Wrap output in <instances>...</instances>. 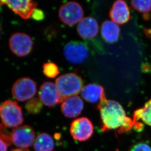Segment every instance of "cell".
Segmentation results:
<instances>
[{
    "label": "cell",
    "mask_w": 151,
    "mask_h": 151,
    "mask_svg": "<svg viewBox=\"0 0 151 151\" xmlns=\"http://www.w3.org/2000/svg\"><path fill=\"white\" fill-rule=\"evenodd\" d=\"M81 96L83 99L91 103H99L105 95L104 88L96 84H89L83 87Z\"/></svg>",
    "instance_id": "15"
},
{
    "label": "cell",
    "mask_w": 151,
    "mask_h": 151,
    "mask_svg": "<svg viewBox=\"0 0 151 151\" xmlns=\"http://www.w3.org/2000/svg\"><path fill=\"white\" fill-rule=\"evenodd\" d=\"M116 151H119V150H118V149H117V150H116Z\"/></svg>",
    "instance_id": "27"
},
{
    "label": "cell",
    "mask_w": 151,
    "mask_h": 151,
    "mask_svg": "<svg viewBox=\"0 0 151 151\" xmlns=\"http://www.w3.org/2000/svg\"><path fill=\"white\" fill-rule=\"evenodd\" d=\"M133 120L137 127V121L141 120L147 125L151 126V99L147 101L143 107L134 111Z\"/></svg>",
    "instance_id": "18"
},
{
    "label": "cell",
    "mask_w": 151,
    "mask_h": 151,
    "mask_svg": "<svg viewBox=\"0 0 151 151\" xmlns=\"http://www.w3.org/2000/svg\"><path fill=\"white\" fill-rule=\"evenodd\" d=\"M30 17L34 20L37 21H41L44 19L45 14L43 10L40 9H36L32 13Z\"/></svg>",
    "instance_id": "23"
},
{
    "label": "cell",
    "mask_w": 151,
    "mask_h": 151,
    "mask_svg": "<svg viewBox=\"0 0 151 151\" xmlns=\"http://www.w3.org/2000/svg\"><path fill=\"white\" fill-rule=\"evenodd\" d=\"M12 144L19 149L30 147L34 144L35 134L33 128L30 126H20L13 129L10 133Z\"/></svg>",
    "instance_id": "8"
},
{
    "label": "cell",
    "mask_w": 151,
    "mask_h": 151,
    "mask_svg": "<svg viewBox=\"0 0 151 151\" xmlns=\"http://www.w3.org/2000/svg\"><path fill=\"white\" fill-rule=\"evenodd\" d=\"M64 54L70 63L80 64L84 62L88 56V47L84 42L72 41L65 46Z\"/></svg>",
    "instance_id": "7"
},
{
    "label": "cell",
    "mask_w": 151,
    "mask_h": 151,
    "mask_svg": "<svg viewBox=\"0 0 151 151\" xmlns=\"http://www.w3.org/2000/svg\"><path fill=\"white\" fill-rule=\"evenodd\" d=\"M39 97L43 104L48 107H53L63 101L55 84L45 82L40 88Z\"/></svg>",
    "instance_id": "10"
},
{
    "label": "cell",
    "mask_w": 151,
    "mask_h": 151,
    "mask_svg": "<svg viewBox=\"0 0 151 151\" xmlns=\"http://www.w3.org/2000/svg\"><path fill=\"white\" fill-rule=\"evenodd\" d=\"M103 132L117 130L118 133L128 132L136 126L133 119L128 117L122 106L116 101L108 100L105 96L98 104Z\"/></svg>",
    "instance_id": "1"
},
{
    "label": "cell",
    "mask_w": 151,
    "mask_h": 151,
    "mask_svg": "<svg viewBox=\"0 0 151 151\" xmlns=\"http://www.w3.org/2000/svg\"><path fill=\"white\" fill-rule=\"evenodd\" d=\"M101 33L103 38L107 43H114L119 37V27L113 21H106L101 27Z\"/></svg>",
    "instance_id": "16"
},
{
    "label": "cell",
    "mask_w": 151,
    "mask_h": 151,
    "mask_svg": "<svg viewBox=\"0 0 151 151\" xmlns=\"http://www.w3.org/2000/svg\"><path fill=\"white\" fill-rule=\"evenodd\" d=\"M129 151H151V147L144 142H138L130 148Z\"/></svg>",
    "instance_id": "22"
},
{
    "label": "cell",
    "mask_w": 151,
    "mask_h": 151,
    "mask_svg": "<svg viewBox=\"0 0 151 151\" xmlns=\"http://www.w3.org/2000/svg\"><path fill=\"white\" fill-rule=\"evenodd\" d=\"M55 84L63 100L77 96L83 87V80L74 73H68L60 76L56 79Z\"/></svg>",
    "instance_id": "3"
},
{
    "label": "cell",
    "mask_w": 151,
    "mask_h": 151,
    "mask_svg": "<svg viewBox=\"0 0 151 151\" xmlns=\"http://www.w3.org/2000/svg\"><path fill=\"white\" fill-rule=\"evenodd\" d=\"M83 108V101L77 96L64 99L61 106L63 114L68 118H74L79 116L82 113Z\"/></svg>",
    "instance_id": "12"
},
{
    "label": "cell",
    "mask_w": 151,
    "mask_h": 151,
    "mask_svg": "<svg viewBox=\"0 0 151 151\" xmlns=\"http://www.w3.org/2000/svg\"><path fill=\"white\" fill-rule=\"evenodd\" d=\"M33 40L26 33H13L9 39L10 50L18 57H24L30 54L33 49Z\"/></svg>",
    "instance_id": "5"
},
{
    "label": "cell",
    "mask_w": 151,
    "mask_h": 151,
    "mask_svg": "<svg viewBox=\"0 0 151 151\" xmlns=\"http://www.w3.org/2000/svg\"><path fill=\"white\" fill-rule=\"evenodd\" d=\"M93 126L91 121L86 117L74 120L70 127V133L76 140L85 141L91 137L93 134Z\"/></svg>",
    "instance_id": "9"
},
{
    "label": "cell",
    "mask_w": 151,
    "mask_h": 151,
    "mask_svg": "<svg viewBox=\"0 0 151 151\" xmlns=\"http://www.w3.org/2000/svg\"><path fill=\"white\" fill-rule=\"evenodd\" d=\"M110 17L116 24H122L127 23L130 20V13L126 2L122 0L116 1L110 10Z\"/></svg>",
    "instance_id": "14"
},
{
    "label": "cell",
    "mask_w": 151,
    "mask_h": 151,
    "mask_svg": "<svg viewBox=\"0 0 151 151\" xmlns=\"http://www.w3.org/2000/svg\"><path fill=\"white\" fill-rule=\"evenodd\" d=\"M43 71L45 76L50 78H54L60 73L58 66L52 62H47L43 65Z\"/></svg>",
    "instance_id": "21"
},
{
    "label": "cell",
    "mask_w": 151,
    "mask_h": 151,
    "mask_svg": "<svg viewBox=\"0 0 151 151\" xmlns=\"http://www.w3.org/2000/svg\"><path fill=\"white\" fill-rule=\"evenodd\" d=\"M12 151H30L28 149H15L12 150Z\"/></svg>",
    "instance_id": "26"
},
{
    "label": "cell",
    "mask_w": 151,
    "mask_h": 151,
    "mask_svg": "<svg viewBox=\"0 0 151 151\" xmlns=\"http://www.w3.org/2000/svg\"><path fill=\"white\" fill-rule=\"evenodd\" d=\"M33 146L35 151H52L54 148V140L47 133H41L36 137Z\"/></svg>",
    "instance_id": "17"
},
{
    "label": "cell",
    "mask_w": 151,
    "mask_h": 151,
    "mask_svg": "<svg viewBox=\"0 0 151 151\" xmlns=\"http://www.w3.org/2000/svg\"><path fill=\"white\" fill-rule=\"evenodd\" d=\"M36 91V84L29 77H23L18 79L13 84L12 89L13 97L21 102L32 99Z\"/></svg>",
    "instance_id": "6"
},
{
    "label": "cell",
    "mask_w": 151,
    "mask_h": 151,
    "mask_svg": "<svg viewBox=\"0 0 151 151\" xmlns=\"http://www.w3.org/2000/svg\"><path fill=\"white\" fill-rule=\"evenodd\" d=\"M0 117L6 128L19 127L24 121L21 107L13 100H6L0 105Z\"/></svg>",
    "instance_id": "2"
},
{
    "label": "cell",
    "mask_w": 151,
    "mask_h": 151,
    "mask_svg": "<svg viewBox=\"0 0 151 151\" xmlns=\"http://www.w3.org/2000/svg\"><path fill=\"white\" fill-rule=\"evenodd\" d=\"M77 30L80 37L84 39H93L99 32V24L93 18L86 17L79 23Z\"/></svg>",
    "instance_id": "13"
},
{
    "label": "cell",
    "mask_w": 151,
    "mask_h": 151,
    "mask_svg": "<svg viewBox=\"0 0 151 151\" xmlns=\"http://www.w3.org/2000/svg\"><path fill=\"white\" fill-rule=\"evenodd\" d=\"M0 5H6L15 13L24 19H28L37 6L36 1H0Z\"/></svg>",
    "instance_id": "11"
},
{
    "label": "cell",
    "mask_w": 151,
    "mask_h": 151,
    "mask_svg": "<svg viewBox=\"0 0 151 151\" xmlns=\"http://www.w3.org/2000/svg\"><path fill=\"white\" fill-rule=\"evenodd\" d=\"M9 146L6 141L0 138V151H7Z\"/></svg>",
    "instance_id": "24"
},
{
    "label": "cell",
    "mask_w": 151,
    "mask_h": 151,
    "mask_svg": "<svg viewBox=\"0 0 151 151\" xmlns=\"http://www.w3.org/2000/svg\"><path fill=\"white\" fill-rule=\"evenodd\" d=\"M25 107L29 114H37L41 111L43 108V103L40 99L32 98L28 100L26 104Z\"/></svg>",
    "instance_id": "20"
},
{
    "label": "cell",
    "mask_w": 151,
    "mask_h": 151,
    "mask_svg": "<svg viewBox=\"0 0 151 151\" xmlns=\"http://www.w3.org/2000/svg\"><path fill=\"white\" fill-rule=\"evenodd\" d=\"M0 32H1V26H0Z\"/></svg>",
    "instance_id": "28"
},
{
    "label": "cell",
    "mask_w": 151,
    "mask_h": 151,
    "mask_svg": "<svg viewBox=\"0 0 151 151\" xmlns=\"http://www.w3.org/2000/svg\"><path fill=\"white\" fill-rule=\"evenodd\" d=\"M131 5L134 9L142 13L145 20L149 19L151 11V1H132Z\"/></svg>",
    "instance_id": "19"
},
{
    "label": "cell",
    "mask_w": 151,
    "mask_h": 151,
    "mask_svg": "<svg viewBox=\"0 0 151 151\" xmlns=\"http://www.w3.org/2000/svg\"><path fill=\"white\" fill-rule=\"evenodd\" d=\"M145 33L151 39V29H145Z\"/></svg>",
    "instance_id": "25"
},
{
    "label": "cell",
    "mask_w": 151,
    "mask_h": 151,
    "mask_svg": "<svg viewBox=\"0 0 151 151\" xmlns=\"http://www.w3.org/2000/svg\"><path fill=\"white\" fill-rule=\"evenodd\" d=\"M59 17L64 24L74 26L83 19L84 10L81 6L76 1H68L60 6Z\"/></svg>",
    "instance_id": "4"
}]
</instances>
